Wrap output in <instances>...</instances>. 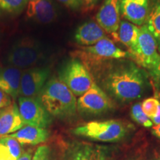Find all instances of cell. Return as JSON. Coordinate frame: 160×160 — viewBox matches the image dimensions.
Returning a JSON list of instances; mask_svg holds the SVG:
<instances>
[{
    "label": "cell",
    "mask_w": 160,
    "mask_h": 160,
    "mask_svg": "<svg viewBox=\"0 0 160 160\" xmlns=\"http://www.w3.org/2000/svg\"><path fill=\"white\" fill-rule=\"evenodd\" d=\"M50 74L48 68H30L22 73L19 96L22 97H37L47 82Z\"/></svg>",
    "instance_id": "obj_10"
},
{
    "label": "cell",
    "mask_w": 160,
    "mask_h": 160,
    "mask_svg": "<svg viewBox=\"0 0 160 160\" xmlns=\"http://www.w3.org/2000/svg\"><path fill=\"white\" fill-rule=\"evenodd\" d=\"M128 128L124 122L117 119L91 121L72 130L77 137L103 142H116L125 137Z\"/></svg>",
    "instance_id": "obj_3"
},
{
    "label": "cell",
    "mask_w": 160,
    "mask_h": 160,
    "mask_svg": "<svg viewBox=\"0 0 160 160\" xmlns=\"http://www.w3.org/2000/svg\"><path fill=\"white\" fill-rule=\"evenodd\" d=\"M32 160H52L51 151L49 146L40 145L34 151Z\"/></svg>",
    "instance_id": "obj_25"
},
{
    "label": "cell",
    "mask_w": 160,
    "mask_h": 160,
    "mask_svg": "<svg viewBox=\"0 0 160 160\" xmlns=\"http://www.w3.org/2000/svg\"><path fill=\"white\" fill-rule=\"evenodd\" d=\"M37 99L51 117L65 120L71 119L77 114L76 96L59 78L50 79Z\"/></svg>",
    "instance_id": "obj_2"
},
{
    "label": "cell",
    "mask_w": 160,
    "mask_h": 160,
    "mask_svg": "<svg viewBox=\"0 0 160 160\" xmlns=\"http://www.w3.org/2000/svg\"><path fill=\"white\" fill-rule=\"evenodd\" d=\"M152 133L160 139V125L153 126L152 128Z\"/></svg>",
    "instance_id": "obj_32"
},
{
    "label": "cell",
    "mask_w": 160,
    "mask_h": 160,
    "mask_svg": "<svg viewBox=\"0 0 160 160\" xmlns=\"http://www.w3.org/2000/svg\"><path fill=\"white\" fill-rule=\"evenodd\" d=\"M27 16L38 22L48 24L57 17V8L52 0H28Z\"/></svg>",
    "instance_id": "obj_14"
},
{
    "label": "cell",
    "mask_w": 160,
    "mask_h": 160,
    "mask_svg": "<svg viewBox=\"0 0 160 160\" xmlns=\"http://www.w3.org/2000/svg\"><path fill=\"white\" fill-rule=\"evenodd\" d=\"M145 25L154 37L160 52V0H152Z\"/></svg>",
    "instance_id": "obj_21"
},
{
    "label": "cell",
    "mask_w": 160,
    "mask_h": 160,
    "mask_svg": "<svg viewBox=\"0 0 160 160\" xmlns=\"http://www.w3.org/2000/svg\"><path fill=\"white\" fill-rule=\"evenodd\" d=\"M106 32L96 22L90 21L82 24L74 33V40L78 45L88 47L107 37Z\"/></svg>",
    "instance_id": "obj_16"
},
{
    "label": "cell",
    "mask_w": 160,
    "mask_h": 160,
    "mask_svg": "<svg viewBox=\"0 0 160 160\" xmlns=\"http://www.w3.org/2000/svg\"><path fill=\"white\" fill-rule=\"evenodd\" d=\"M130 57L138 65L148 71L159 63L160 53L157 42L146 25L139 28L137 47L133 53H130Z\"/></svg>",
    "instance_id": "obj_6"
},
{
    "label": "cell",
    "mask_w": 160,
    "mask_h": 160,
    "mask_svg": "<svg viewBox=\"0 0 160 160\" xmlns=\"http://www.w3.org/2000/svg\"><path fill=\"white\" fill-rule=\"evenodd\" d=\"M74 57L81 60L88 70L94 66L110 60L131 58L128 52L123 51L106 37L88 47H82L73 53Z\"/></svg>",
    "instance_id": "obj_4"
},
{
    "label": "cell",
    "mask_w": 160,
    "mask_h": 160,
    "mask_svg": "<svg viewBox=\"0 0 160 160\" xmlns=\"http://www.w3.org/2000/svg\"><path fill=\"white\" fill-rule=\"evenodd\" d=\"M61 80L76 97H81L91 88L94 80L81 60L73 58L66 62L59 73Z\"/></svg>",
    "instance_id": "obj_5"
},
{
    "label": "cell",
    "mask_w": 160,
    "mask_h": 160,
    "mask_svg": "<svg viewBox=\"0 0 160 160\" xmlns=\"http://www.w3.org/2000/svg\"><path fill=\"white\" fill-rule=\"evenodd\" d=\"M43 57L41 46L34 40L22 39L13 45L7 57L10 66L19 69H28Z\"/></svg>",
    "instance_id": "obj_8"
},
{
    "label": "cell",
    "mask_w": 160,
    "mask_h": 160,
    "mask_svg": "<svg viewBox=\"0 0 160 160\" xmlns=\"http://www.w3.org/2000/svg\"><path fill=\"white\" fill-rule=\"evenodd\" d=\"M12 103L11 97L0 90V110L8 107Z\"/></svg>",
    "instance_id": "obj_28"
},
{
    "label": "cell",
    "mask_w": 160,
    "mask_h": 160,
    "mask_svg": "<svg viewBox=\"0 0 160 160\" xmlns=\"http://www.w3.org/2000/svg\"><path fill=\"white\" fill-rule=\"evenodd\" d=\"M159 97H160V93H159Z\"/></svg>",
    "instance_id": "obj_34"
},
{
    "label": "cell",
    "mask_w": 160,
    "mask_h": 160,
    "mask_svg": "<svg viewBox=\"0 0 160 160\" xmlns=\"http://www.w3.org/2000/svg\"><path fill=\"white\" fill-rule=\"evenodd\" d=\"M33 149H28L27 151H24L20 157L17 160H32L33 158Z\"/></svg>",
    "instance_id": "obj_29"
},
{
    "label": "cell",
    "mask_w": 160,
    "mask_h": 160,
    "mask_svg": "<svg viewBox=\"0 0 160 160\" xmlns=\"http://www.w3.org/2000/svg\"><path fill=\"white\" fill-rule=\"evenodd\" d=\"M118 39L128 49V53H133L137 47L139 35V28L129 22H120L118 30Z\"/></svg>",
    "instance_id": "obj_19"
},
{
    "label": "cell",
    "mask_w": 160,
    "mask_h": 160,
    "mask_svg": "<svg viewBox=\"0 0 160 160\" xmlns=\"http://www.w3.org/2000/svg\"><path fill=\"white\" fill-rule=\"evenodd\" d=\"M131 115L136 122L144 126L145 128H151L153 126V122L148 117L146 116L142 109L140 103H137L132 106L131 110Z\"/></svg>",
    "instance_id": "obj_23"
},
{
    "label": "cell",
    "mask_w": 160,
    "mask_h": 160,
    "mask_svg": "<svg viewBox=\"0 0 160 160\" xmlns=\"http://www.w3.org/2000/svg\"><path fill=\"white\" fill-rule=\"evenodd\" d=\"M63 160H108V155L102 146L73 142L68 145Z\"/></svg>",
    "instance_id": "obj_11"
},
{
    "label": "cell",
    "mask_w": 160,
    "mask_h": 160,
    "mask_svg": "<svg viewBox=\"0 0 160 160\" xmlns=\"http://www.w3.org/2000/svg\"><path fill=\"white\" fill-rule=\"evenodd\" d=\"M18 107L25 125L47 128L52 122V117L37 97H20Z\"/></svg>",
    "instance_id": "obj_9"
},
{
    "label": "cell",
    "mask_w": 160,
    "mask_h": 160,
    "mask_svg": "<svg viewBox=\"0 0 160 160\" xmlns=\"http://www.w3.org/2000/svg\"><path fill=\"white\" fill-rule=\"evenodd\" d=\"M150 7V0H119L121 15L136 25H145L148 18Z\"/></svg>",
    "instance_id": "obj_13"
},
{
    "label": "cell",
    "mask_w": 160,
    "mask_h": 160,
    "mask_svg": "<svg viewBox=\"0 0 160 160\" xmlns=\"http://www.w3.org/2000/svg\"><path fill=\"white\" fill-rule=\"evenodd\" d=\"M153 124H154V126L160 125V104L158 106V109L157 111V113L154 116V117H153L151 119Z\"/></svg>",
    "instance_id": "obj_31"
},
{
    "label": "cell",
    "mask_w": 160,
    "mask_h": 160,
    "mask_svg": "<svg viewBox=\"0 0 160 160\" xmlns=\"http://www.w3.org/2000/svg\"><path fill=\"white\" fill-rule=\"evenodd\" d=\"M28 0H0V13L18 14L27 7Z\"/></svg>",
    "instance_id": "obj_22"
},
{
    "label": "cell",
    "mask_w": 160,
    "mask_h": 160,
    "mask_svg": "<svg viewBox=\"0 0 160 160\" xmlns=\"http://www.w3.org/2000/svg\"><path fill=\"white\" fill-rule=\"evenodd\" d=\"M114 108L111 98L97 83L77 100V111L82 115L99 116L108 113Z\"/></svg>",
    "instance_id": "obj_7"
},
{
    "label": "cell",
    "mask_w": 160,
    "mask_h": 160,
    "mask_svg": "<svg viewBox=\"0 0 160 160\" xmlns=\"http://www.w3.org/2000/svg\"><path fill=\"white\" fill-rule=\"evenodd\" d=\"M10 136L17 139L22 145H37L45 142L49 137V132L42 128L25 125Z\"/></svg>",
    "instance_id": "obj_18"
},
{
    "label": "cell",
    "mask_w": 160,
    "mask_h": 160,
    "mask_svg": "<svg viewBox=\"0 0 160 160\" xmlns=\"http://www.w3.org/2000/svg\"><path fill=\"white\" fill-rule=\"evenodd\" d=\"M97 23L106 33L118 39L120 24L119 0H105L97 14Z\"/></svg>",
    "instance_id": "obj_12"
},
{
    "label": "cell",
    "mask_w": 160,
    "mask_h": 160,
    "mask_svg": "<svg viewBox=\"0 0 160 160\" xmlns=\"http://www.w3.org/2000/svg\"><path fill=\"white\" fill-rule=\"evenodd\" d=\"M89 71L95 82L111 99L122 103L141 98L149 85L147 71L129 59L104 62Z\"/></svg>",
    "instance_id": "obj_1"
},
{
    "label": "cell",
    "mask_w": 160,
    "mask_h": 160,
    "mask_svg": "<svg viewBox=\"0 0 160 160\" xmlns=\"http://www.w3.org/2000/svg\"><path fill=\"white\" fill-rule=\"evenodd\" d=\"M22 145L10 135L0 137V160H17L22 154Z\"/></svg>",
    "instance_id": "obj_20"
},
{
    "label": "cell",
    "mask_w": 160,
    "mask_h": 160,
    "mask_svg": "<svg viewBox=\"0 0 160 160\" xmlns=\"http://www.w3.org/2000/svg\"><path fill=\"white\" fill-rule=\"evenodd\" d=\"M83 6L86 9H91L97 5L99 0H82Z\"/></svg>",
    "instance_id": "obj_30"
},
{
    "label": "cell",
    "mask_w": 160,
    "mask_h": 160,
    "mask_svg": "<svg viewBox=\"0 0 160 160\" xmlns=\"http://www.w3.org/2000/svg\"><path fill=\"white\" fill-rule=\"evenodd\" d=\"M157 160H160V158H159V159H158Z\"/></svg>",
    "instance_id": "obj_33"
},
{
    "label": "cell",
    "mask_w": 160,
    "mask_h": 160,
    "mask_svg": "<svg viewBox=\"0 0 160 160\" xmlns=\"http://www.w3.org/2000/svg\"><path fill=\"white\" fill-rule=\"evenodd\" d=\"M159 101L157 99V98H147V99L144 100L141 104L142 109L144 113H145L150 119H151L152 118L154 117L156 113H157L158 106H159Z\"/></svg>",
    "instance_id": "obj_24"
},
{
    "label": "cell",
    "mask_w": 160,
    "mask_h": 160,
    "mask_svg": "<svg viewBox=\"0 0 160 160\" xmlns=\"http://www.w3.org/2000/svg\"><path fill=\"white\" fill-rule=\"evenodd\" d=\"M149 74L151 76L153 85L157 90L160 89V60L156 67L149 71Z\"/></svg>",
    "instance_id": "obj_26"
},
{
    "label": "cell",
    "mask_w": 160,
    "mask_h": 160,
    "mask_svg": "<svg viewBox=\"0 0 160 160\" xmlns=\"http://www.w3.org/2000/svg\"><path fill=\"white\" fill-rule=\"evenodd\" d=\"M24 126L19 107L15 102L0 110V137L15 133Z\"/></svg>",
    "instance_id": "obj_15"
},
{
    "label": "cell",
    "mask_w": 160,
    "mask_h": 160,
    "mask_svg": "<svg viewBox=\"0 0 160 160\" xmlns=\"http://www.w3.org/2000/svg\"><path fill=\"white\" fill-rule=\"evenodd\" d=\"M57 1L73 11H78L83 6L82 0H57Z\"/></svg>",
    "instance_id": "obj_27"
},
{
    "label": "cell",
    "mask_w": 160,
    "mask_h": 160,
    "mask_svg": "<svg viewBox=\"0 0 160 160\" xmlns=\"http://www.w3.org/2000/svg\"><path fill=\"white\" fill-rule=\"evenodd\" d=\"M22 73L13 66L0 67V90L14 99L19 96Z\"/></svg>",
    "instance_id": "obj_17"
}]
</instances>
